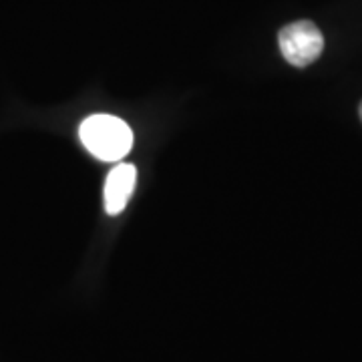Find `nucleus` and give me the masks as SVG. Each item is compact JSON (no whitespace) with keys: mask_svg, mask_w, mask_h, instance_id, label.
I'll list each match as a JSON object with an SVG mask.
<instances>
[{"mask_svg":"<svg viewBox=\"0 0 362 362\" xmlns=\"http://www.w3.org/2000/svg\"><path fill=\"white\" fill-rule=\"evenodd\" d=\"M135 181H137V169L131 163H119L109 171L103 189L105 209L109 216H117L127 207V202L135 189Z\"/></svg>","mask_w":362,"mask_h":362,"instance_id":"obj_3","label":"nucleus"},{"mask_svg":"<svg viewBox=\"0 0 362 362\" xmlns=\"http://www.w3.org/2000/svg\"><path fill=\"white\" fill-rule=\"evenodd\" d=\"M278 45L290 65L308 66L322 54L324 37L314 23L298 21L280 30Z\"/></svg>","mask_w":362,"mask_h":362,"instance_id":"obj_2","label":"nucleus"},{"mask_svg":"<svg viewBox=\"0 0 362 362\" xmlns=\"http://www.w3.org/2000/svg\"><path fill=\"white\" fill-rule=\"evenodd\" d=\"M81 141L89 153L103 161H121L131 151L133 131L119 117L90 115L81 123Z\"/></svg>","mask_w":362,"mask_h":362,"instance_id":"obj_1","label":"nucleus"},{"mask_svg":"<svg viewBox=\"0 0 362 362\" xmlns=\"http://www.w3.org/2000/svg\"><path fill=\"white\" fill-rule=\"evenodd\" d=\"M358 113H361V119H362V103H361V109H358Z\"/></svg>","mask_w":362,"mask_h":362,"instance_id":"obj_4","label":"nucleus"}]
</instances>
